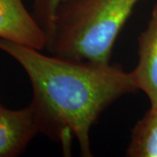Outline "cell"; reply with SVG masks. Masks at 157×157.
<instances>
[{
  "label": "cell",
  "instance_id": "obj_7",
  "mask_svg": "<svg viewBox=\"0 0 157 157\" xmlns=\"http://www.w3.org/2000/svg\"><path fill=\"white\" fill-rule=\"evenodd\" d=\"M67 0H33V16L48 38L59 6Z\"/></svg>",
  "mask_w": 157,
  "mask_h": 157
},
{
  "label": "cell",
  "instance_id": "obj_4",
  "mask_svg": "<svg viewBox=\"0 0 157 157\" xmlns=\"http://www.w3.org/2000/svg\"><path fill=\"white\" fill-rule=\"evenodd\" d=\"M39 133V126L30 105L12 110L0 104V157L21 155Z\"/></svg>",
  "mask_w": 157,
  "mask_h": 157
},
{
  "label": "cell",
  "instance_id": "obj_6",
  "mask_svg": "<svg viewBox=\"0 0 157 157\" xmlns=\"http://www.w3.org/2000/svg\"><path fill=\"white\" fill-rule=\"evenodd\" d=\"M126 155L157 157V107H150L135 125Z\"/></svg>",
  "mask_w": 157,
  "mask_h": 157
},
{
  "label": "cell",
  "instance_id": "obj_5",
  "mask_svg": "<svg viewBox=\"0 0 157 157\" xmlns=\"http://www.w3.org/2000/svg\"><path fill=\"white\" fill-rule=\"evenodd\" d=\"M138 90L144 92L150 107H157V3L147 28L138 39V63L131 72Z\"/></svg>",
  "mask_w": 157,
  "mask_h": 157
},
{
  "label": "cell",
  "instance_id": "obj_2",
  "mask_svg": "<svg viewBox=\"0 0 157 157\" xmlns=\"http://www.w3.org/2000/svg\"><path fill=\"white\" fill-rule=\"evenodd\" d=\"M141 0H67L59 6L46 48L52 55L107 64L124 24Z\"/></svg>",
  "mask_w": 157,
  "mask_h": 157
},
{
  "label": "cell",
  "instance_id": "obj_3",
  "mask_svg": "<svg viewBox=\"0 0 157 157\" xmlns=\"http://www.w3.org/2000/svg\"><path fill=\"white\" fill-rule=\"evenodd\" d=\"M0 38L39 51L47 45L44 29L23 0H0Z\"/></svg>",
  "mask_w": 157,
  "mask_h": 157
},
{
  "label": "cell",
  "instance_id": "obj_1",
  "mask_svg": "<svg viewBox=\"0 0 157 157\" xmlns=\"http://www.w3.org/2000/svg\"><path fill=\"white\" fill-rule=\"evenodd\" d=\"M0 50L27 73L33 94L30 106L39 133L59 142L65 155H70L76 139L81 155L92 156L93 126L114 101L138 90L131 72L110 63L47 56L1 38Z\"/></svg>",
  "mask_w": 157,
  "mask_h": 157
}]
</instances>
